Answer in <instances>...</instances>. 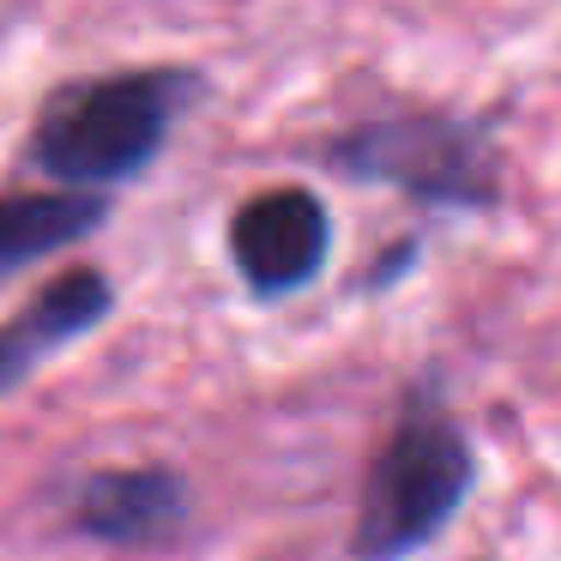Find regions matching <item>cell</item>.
<instances>
[{"label":"cell","mask_w":561,"mask_h":561,"mask_svg":"<svg viewBox=\"0 0 561 561\" xmlns=\"http://www.w3.org/2000/svg\"><path fill=\"white\" fill-rule=\"evenodd\" d=\"M471 440L440 404H411L387 435L356 513V561H404L435 543L440 525L471 495Z\"/></svg>","instance_id":"obj_2"},{"label":"cell","mask_w":561,"mask_h":561,"mask_svg":"<svg viewBox=\"0 0 561 561\" xmlns=\"http://www.w3.org/2000/svg\"><path fill=\"white\" fill-rule=\"evenodd\" d=\"M187 519V483L163 465H134V471H98L79 483L73 525L103 543H158Z\"/></svg>","instance_id":"obj_5"},{"label":"cell","mask_w":561,"mask_h":561,"mask_svg":"<svg viewBox=\"0 0 561 561\" xmlns=\"http://www.w3.org/2000/svg\"><path fill=\"white\" fill-rule=\"evenodd\" d=\"M110 314V278L91 266L55 278L37 302H25L7 327H0V392L19 387L37 363H49L61 344H73L79 332H91Z\"/></svg>","instance_id":"obj_6"},{"label":"cell","mask_w":561,"mask_h":561,"mask_svg":"<svg viewBox=\"0 0 561 561\" xmlns=\"http://www.w3.org/2000/svg\"><path fill=\"white\" fill-rule=\"evenodd\" d=\"M332 218L308 187H266L230 218V260L254 296H290L320 278Z\"/></svg>","instance_id":"obj_4"},{"label":"cell","mask_w":561,"mask_h":561,"mask_svg":"<svg viewBox=\"0 0 561 561\" xmlns=\"http://www.w3.org/2000/svg\"><path fill=\"white\" fill-rule=\"evenodd\" d=\"M103 224V199L91 187H67V194H13L0 199V278L37 266V260L73 248Z\"/></svg>","instance_id":"obj_7"},{"label":"cell","mask_w":561,"mask_h":561,"mask_svg":"<svg viewBox=\"0 0 561 561\" xmlns=\"http://www.w3.org/2000/svg\"><path fill=\"white\" fill-rule=\"evenodd\" d=\"M332 170L356 182H387L428 206H489L495 199V158L471 122L447 115H399L368 122L332 146Z\"/></svg>","instance_id":"obj_3"},{"label":"cell","mask_w":561,"mask_h":561,"mask_svg":"<svg viewBox=\"0 0 561 561\" xmlns=\"http://www.w3.org/2000/svg\"><path fill=\"white\" fill-rule=\"evenodd\" d=\"M187 91H194V79L175 73V67L73 85L55 103H43L37 127L25 139V158L61 187L127 182L163 151Z\"/></svg>","instance_id":"obj_1"}]
</instances>
